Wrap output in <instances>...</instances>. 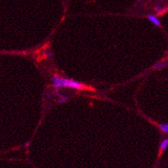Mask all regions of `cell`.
<instances>
[{"label": "cell", "instance_id": "5b68a950", "mask_svg": "<svg viewBox=\"0 0 168 168\" xmlns=\"http://www.w3.org/2000/svg\"><path fill=\"white\" fill-rule=\"evenodd\" d=\"M168 147V138H165L163 141L160 143V146H159V148H160V152H163V151L166 150Z\"/></svg>", "mask_w": 168, "mask_h": 168}, {"label": "cell", "instance_id": "7a4b0ae2", "mask_svg": "<svg viewBox=\"0 0 168 168\" xmlns=\"http://www.w3.org/2000/svg\"><path fill=\"white\" fill-rule=\"evenodd\" d=\"M167 65H168L167 59L160 60V61H158L157 63H155V65H154V66H153V69L160 70V69H165L166 67H167Z\"/></svg>", "mask_w": 168, "mask_h": 168}, {"label": "cell", "instance_id": "ba28073f", "mask_svg": "<svg viewBox=\"0 0 168 168\" xmlns=\"http://www.w3.org/2000/svg\"><path fill=\"white\" fill-rule=\"evenodd\" d=\"M155 10L157 11V13H160V12H161V10H162V9H161L160 7H159V6H156V7H155Z\"/></svg>", "mask_w": 168, "mask_h": 168}, {"label": "cell", "instance_id": "52a82bcc", "mask_svg": "<svg viewBox=\"0 0 168 168\" xmlns=\"http://www.w3.org/2000/svg\"><path fill=\"white\" fill-rule=\"evenodd\" d=\"M45 53H46V55H47V58H52V56H53V55H52V53L51 52H50V51H46V52H45Z\"/></svg>", "mask_w": 168, "mask_h": 168}, {"label": "cell", "instance_id": "277c9868", "mask_svg": "<svg viewBox=\"0 0 168 168\" xmlns=\"http://www.w3.org/2000/svg\"><path fill=\"white\" fill-rule=\"evenodd\" d=\"M159 129L164 134H168V124L167 123H160L159 125Z\"/></svg>", "mask_w": 168, "mask_h": 168}, {"label": "cell", "instance_id": "8992f818", "mask_svg": "<svg viewBox=\"0 0 168 168\" xmlns=\"http://www.w3.org/2000/svg\"><path fill=\"white\" fill-rule=\"evenodd\" d=\"M68 99H69V98H68L67 96H63V97L59 98V99L58 100V103H59V104L65 103Z\"/></svg>", "mask_w": 168, "mask_h": 168}, {"label": "cell", "instance_id": "6da1fadb", "mask_svg": "<svg viewBox=\"0 0 168 168\" xmlns=\"http://www.w3.org/2000/svg\"><path fill=\"white\" fill-rule=\"evenodd\" d=\"M52 80L54 90H58L61 88H69L77 90H83L85 88L84 84H82V82L75 81L70 78L60 77L58 75H54Z\"/></svg>", "mask_w": 168, "mask_h": 168}, {"label": "cell", "instance_id": "3957f363", "mask_svg": "<svg viewBox=\"0 0 168 168\" xmlns=\"http://www.w3.org/2000/svg\"><path fill=\"white\" fill-rule=\"evenodd\" d=\"M147 19L149 20V22L151 23H153L155 27H160L161 26V23H160V21L159 19L155 15H152V14H148L147 15Z\"/></svg>", "mask_w": 168, "mask_h": 168}]
</instances>
